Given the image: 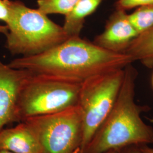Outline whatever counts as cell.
I'll return each mask as SVG.
<instances>
[{
  "label": "cell",
  "instance_id": "3",
  "mask_svg": "<svg viewBox=\"0 0 153 153\" xmlns=\"http://www.w3.org/2000/svg\"><path fill=\"white\" fill-rule=\"evenodd\" d=\"M5 2L9 11L5 47L12 55H39L69 38L62 26L38 9L20 1Z\"/></svg>",
  "mask_w": 153,
  "mask_h": 153
},
{
  "label": "cell",
  "instance_id": "2",
  "mask_svg": "<svg viewBox=\"0 0 153 153\" xmlns=\"http://www.w3.org/2000/svg\"><path fill=\"white\" fill-rule=\"evenodd\" d=\"M137 75L132 63L124 68L123 82L115 104L81 153H104L132 145L153 144V127L141 117L150 108L135 101Z\"/></svg>",
  "mask_w": 153,
  "mask_h": 153
},
{
  "label": "cell",
  "instance_id": "17",
  "mask_svg": "<svg viewBox=\"0 0 153 153\" xmlns=\"http://www.w3.org/2000/svg\"><path fill=\"white\" fill-rule=\"evenodd\" d=\"M148 120L153 124V118H148ZM140 153H153V148L148 145H140Z\"/></svg>",
  "mask_w": 153,
  "mask_h": 153
},
{
  "label": "cell",
  "instance_id": "15",
  "mask_svg": "<svg viewBox=\"0 0 153 153\" xmlns=\"http://www.w3.org/2000/svg\"><path fill=\"white\" fill-rule=\"evenodd\" d=\"M9 16V11L5 0H0V21L4 22L5 24L7 22ZM7 32V28L6 26L0 25V33L6 35Z\"/></svg>",
  "mask_w": 153,
  "mask_h": 153
},
{
  "label": "cell",
  "instance_id": "13",
  "mask_svg": "<svg viewBox=\"0 0 153 153\" xmlns=\"http://www.w3.org/2000/svg\"><path fill=\"white\" fill-rule=\"evenodd\" d=\"M79 0H38V10L46 15L60 14L65 16Z\"/></svg>",
  "mask_w": 153,
  "mask_h": 153
},
{
  "label": "cell",
  "instance_id": "20",
  "mask_svg": "<svg viewBox=\"0 0 153 153\" xmlns=\"http://www.w3.org/2000/svg\"><path fill=\"white\" fill-rule=\"evenodd\" d=\"M152 85H153V78H152Z\"/></svg>",
  "mask_w": 153,
  "mask_h": 153
},
{
  "label": "cell",
  "instance_id": "11",
  "mask_svg": "<svg viewBox=\"0 0 153 153\" xmlns=\"http://www.w3.org/2000/svg\"><path fill=\"white\" fill-rule=\"evenodd\" d=\"M124 53L133 61H140L149 68H153V26L134 39Z\"/></svg>",
  "mask_w": 153,
  "mask_h": 153
},
{
  "label": "cell",
  "instance_id": "14",
  "mask_svg": "<svg viewBox=\"0 0 153 153\" xmlns=\"http://www.w3.org/2000/svg\"><path fill=\"white\" fill-rule=\"evenodd\" d=\"M149 5H153V0H118L115 7L117 9L126 11L134 7Z\"/></svg>",
  "mask_w": 153,
  "mask_h": 153
},
{
  "label": "cell",
  "instance_id": "9",
  "mask_svg": "<svg viewBox=\"0 0 153 153\" xmlns=\"http://www.w3.org/2000/svg\"><path fill=\"white\" fill-rule=\"evenodd\" d=\"M0 150L14 153H42L38 138L26 121L0 131Z\"/></svg>",
  "mask_w": 153,
  "mask_h": 153
},
{
  "label": "cell",
  "instance_id": "1",
  "mask_svg": "<svg viewBox=\"0 0 153 153\" xmlns=\"http://www.w3.org/2000/svg\"><path fill=\"white\" fill-rule=\"evenodd\" d=\"M133 62L126 53L111 52L76 36L40 54L22 56L8 65L14 69L82 83L92 76L124 68Z\"/></svg>",
  "mask_w": 153,
  "mask_h": 153
},
{
  "label": "cell",
  "instance_id": "12",
  "mask_svg": "<svg viewBox=\"0 0 153 153\" xmlns=\"http://www.w3.org/2000/svg\"><path fill=\"white\" fill-rule=\"evenodd\" d=\"M128 16L138 33H143L153 26V5L140 6Z\"/></svg>",
  "mask_w": 153,
  "mask_h": 153
},
{
  "label": "cell",
  "instance_id": "18",
  "mask_svg": "<svg viewBox=\"0 0 153 153\" xmlns=\"http://www.w3.org/2000/svg\"><path fill=\"white\" fill-rule=\"evenodd\" d=\"M0 153H14L9 152V151H7V150H0Z\"/></svg>",
  "mask_w": 153,
  "mask_h": 153
},
{
  "label": "cell",
  "instance_id": "8",
  "mask_svg": "<svg viewBox=\"0 0 153 153\" xmlns=\"http://www.w3.org/2000/svg\"><path fill=\"white\" fill-rule=\"evenodd\" d=\"M138 35L126 10L116 9L106 22L104 31L95 38L94 43L111 52L123 53Z\"/></svg>",
  "mask_w": 153,
  "mask_h": 153
},
{
  "label": "cell",
  "instance_id": "16",
  "mask_svg": "<svg viewBox=\"0 0 153 153\" xmlns=\"http://www.w3.org/2000/svg\"><path fill=\"white\" fill-rule=\"evenodd\" d=\"M140 145H132L116 150L115 153H140Z\"/></svg>",
  "mask_w": 153,
  "mask_h": 153
},
{
  "label": "cell",
  "instance_id": "4",
  "mask_svg": "<svg viewBox=\"0 0 153 153\" xmlns=\"http://www.w3.org/2000/svg\"><path fill=\"white\" fill-rule=\"evenodd\" d=\"M81 85L30 71L19 93L18 122L54 114L78 105Z\"/></svg>",
  "mask_w": 153,
  "mask_h": 153
},
{
  "label": "cell",
  "instance_id": "19",
  "mask_svg": "<svg viewBox=\"0 0 153 153\" xmlns=\"http://www.w3.org/2000/svg\"><path fill=\"white\" fill-rule=\"evenodd\" d=\"M116 153V150H110L109 151H107L106 152L104 153Z\"/></svg>",
  "mask_w": 153,
  "mask_h": 153
},
{
  "label": "cell",
  "instance_id": "5",
  "mask_svg": "<svg viewBox=\"0 0 153 153\" xmlns=\"http://www.w3.org/2000/svg\"><path fill=\"white\" fill-rule=\"evenodd\" d=\"M124 68L92 76L81 85L78 105L81 109L83 141L80 153L109 114L118 97Z\"/></svg>",
  "mask_w": 153,
  "mask_h": 153
},
{
  "label": "cell",
  "instance_id": "6",
  "mask_svg": "<svg viewBox=\"0 0 153 153\" xmlns=\"http://www.w3.org/2000/svg\"><path fill=\"white\" fill-rule=\"evenodd\" d=\"M23 121L36 133L42 153H80L83 131L82 111L78 105Z\"/></svg>",
  "mask_w": 153,
  "mask_h": 153
},
{
  "label": "cell",
  "instance_id": "7",
  "mask_svg": "<svg viewBox=\"0 0 153 153\" xmlns=\"http://www.w3.org/2000/svg\"><path fill=\"white\" fill-rule=\"evenodd\" d=\"M30 71L17 69L0 60V131L18 120V103L21 88Z\"/></svg>",
  "mask_w": 153,
  "mask_h": 153
},
{
  "label": "cell",
  "instance_id": "10",
  "mask_svg": "<svg viewBox=\"0 0 153 153\" xmlns=\"http://www.w3.org/2000/svg\"><path fill=\"white\" fill-rule=\"evenodd\" d=\"M104 0H79L65 17L62 27L69 37L79 36L85 19L97 9Z\"/></svg>",
  "mask_w": 153,
  "mask_h": 153
}]
</instances>
